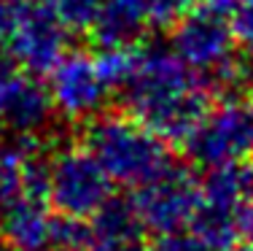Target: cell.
Masks as SVG:
<instances>
[{
  "label": "cell",
  "mask_w": 253,
  "mask_h": 251,
  "mask_svg": "<svg viewBox=\"0 0 253 251\" xmlns=\"http://www.w3.org/2000/svg\"><path fill=\"white\" fill-rule=\"evenodd\" d=\"M151 27L143 0H105L89 30L97 49H137Z\"/></svg>",
  "instance_id": "30bf717a"
},
{
  "label": "cell",
  "mask_w": 253,
  "mask_h": 251,
  "mask_svg": "<svg viewBox=\"0 0 253 251\" xmlns=\"http://www.w3.org/2000/svg\"><path fill=\"white\" fill-rule=\"evenodd\" d=\"M240 232H243L245 241L253 243V200L248 202V208L243 211V216H240Z\"/></svg>",
  "instance_id": "d6986e66"
},
{
  "label": "cell",
  "mask_w": 253,
  "mask_h": 251,
  "mask_svg": "<svg viewBox=\"0 0 253 251\" xmlns=\"http://www.w3.org/2000/svg\"><path fill=\"white\" fill-rule=\"evenodd\" d=\"M202 202L221 208L226 213L243 216V211L253 200V165L245 162H226L208 167L200 178Z\"/></svg>",
  "instance_id": "8fae6325"
},
{
  "label": "cell",
  "mask_w": 253,
  "mask_h": 251,
  "mask_svg": "<svg viewBox=\"0 0 253 251\" xmlns=\"http://www.w3.org/2000/svg\"><path fill=\"white\" fill-rule=\"evenodd\" d=\"M132 202L146 232L165 238L189 230L202 202V187L194 173L175 162L154 181L135 189Z\"/></svg>",
  "instance_id": "52a82bcc"
},
{
  "label": "cell",
  "mask_w": 253,
  "mask_h": 251,
  "mask_svg": "<svg viewBox=\"0 0 253 251\" xmlns=\"http://www.w3.org/2000/svg\"><path fill=\"white\" fill-rule=\"evenodd\" d=\"M11 70H16V62H14V57H11V51H8V44L0 41V76L11 73Z\"/></svg>",
  "instance_id": "ffe728a7"
},
{
  "label": "cell",
  "mask_w": 253,
  "mask_h": 251,
  "mask_svg": "<svg viewBox=\"0 0 253 251\" xmlns=\"http://www.w3.org/2000/svg\"><path fill=\"white\" fill-rule=\"evenodd\" d=\"M111 197V176L84 143L49 154V205L54 213L76 222H92Z\"/></svg>",
  "instance_id": "5b68a950"
},
{
  "label": "cell",
  "mask_w": 253,
  "mask_h": 251,
  "mask_svg": "<svg viewBox=\"0 0 253 251\" xmlns=\"http://www.w3.org/2000/svg\"><path fill=\"white\" fill-rule=\"evenodd\" d=\"M51 5L70 33H89L97 22L105 0H51Z\"/></svg>",
  "instance_id": "4fadbf2b"
},
{
  "label": "cell",
  "mask_w": 253,
  "mask_h": 251,
  "mask_svg": "<svg viewBox=\"0 0 253 251\" xmlns=\"http://www.w3.org/2000/svg\"><path fill=\"white\" fill-rule=\"evenodd\" d=\"M234 251H253V243L245 241V246H240V249H234Z\"/></svg>",
  "instance_id": "7402d4cb"
},
{
  "label": "cell",
  "mask_w": 253,
  "mask_h": 251,
  "mask_svg": "<svg viewBox=\"0 0 253 251\" xmlns=\"http://www.w3.org/2000/svg\"><path fill=\"white\" fill-rule=\"evenodd\" d=\"M119 98L122 111L167 143H183L215 105V92L180 62L170 41H143L137 46L132 73Z\"/></svg>",
  "instance_id": "6da1fadb"
},
{
  "label": "cell",
  "mask_w": 253,
  "mask_h": 251,
  "mask_svg": "<svg viewBox=\"0 0 253 251\" xmlns=\"http://www.w3.org/2000/svg\"><path fill=\"white\" fill-rule=\"evenodd\" d=\"M27 5L30 0H0V41H8Z\"/></svg>",
  "instance_id": "e0dca14e"
},
{
  "label": "cell",
  "mask_w": 253,
  "mask_h": 251,
  "mask_svg": "<svg viewBox=\"0 0 253 251\" xmlns=\"http://www.w3.org/2000/svg\"><path fill=\"white\" fill-rule=\"evenodd\" d=\"M92 251H159V249H156V246H148L143 238H137V241L116 243V246H100V249H92Z\"/></svg>",
  "instance_id": "ac0fdd59"
},
{
  "label": "cell",
  "mask_w": 253,
  "mask_h": 251,
  "mask_svg": "<svg viewBox=\"0 0 253 251\" xmlns=\"http://www.w3.org/2000/svg\"><path fill=\"white\" fill-rule=\"evenodd\" d=\"M135 65V49H97V54L68 51L49 73V92L70 122H89L105 111L108 100L122 92Z\"/></svg>",
  "instance_id": "277c9868"
},
{
  "label": "cell",
  "mask_w": 253,
  "mask_h": 251,
  "mask_svg": "<svg viewBox=\"0 0 253 251\" xmlns=\"http://www.w3.org/2000/svg\"><path fill=\"white\" fill-rule=\"evenodd\" d=\"M5 138H8V133H5V130H3V124H0V146L5 143Z\"/></svg>",
  "instance_id": "603a6c76"
},
{
  "label": "cell",
  "mask_w": 253,
  "mask_h": 251,
  "mask_svg": "<svg viewBox=\"0 0 253 251\" xmlns=\"http://www.w3.org/2000/svg\"><path fill=\"white\" fill-rule=\"evenodd\" d=\"M89 230H92V249H100V246L137 241V238H143L146 227H143L140 216L135 211V202L122 200V197H111L92 216Z\"/></svg>",
  "instance_id": "7c38bea8"
},
{
  "label": "cell",
  "mask_w": 253,
  "mask_h": 251,
  "mask_svg": "<svg viewBox=\"0 0 253 251\" xmlns=\"http://www.w3.org/2000/svg\"><path fill=\"white\" fill-rule=\"evenodd\" d=\"M232 25L243 46H253V0H240L232 11Z\"/></svg>",
  "instance_id": "2e32d148"
},
{
  "label": "cell",
  "mask_w": 253,
  "mask_h": 251,
  "mask_svg": "<svg viewBox=\"0 0 253 251\" xmlns=\"http://www.w3.org/2000/svg\"><path fill=\"white\" fill-rule=\"evenodd\" d=\"M54 116L57 105L51 100L49 84L41 81V76L19 68L0 76V124L8 135L43 138Z\"/></svg>",
  "instance_id": "9c48e42d"
},
{
  "label": "cell",
  "mask_w": 253,
  "mask_h": 251,
  "mask_svg": "<svg viewBox=\"0 0 253 251\" xmlns=\"http://www.w3.org/2000/svg\"><path fill=\"white\" fill-rule=\"evenodd\" d=\"M237 33L232 14L213 5H194L183 19L170 27V46L189 70H194L208 87L224 98L237 95L243 87L237 57Z\"/></svg>",
  "instance_id": "3957f363"
},
{
  "label": "cell",
  "mask_w": 253,
  "mask_h": 251,
  "mask_svg": "<svg viewBox=\"0 0 253 251\" xmlns=\"http://www.w3.org/2000/svg\"><path fill=\"white\" fill-rule=\"evenodd\" d=\"M5 44L16 68L33 76H49L70 51V30L57 16L51 0H30Z\"/></svg>",
  "instance_id": "ba28073f"
},
{
  "label": "cell",
  "mask_w": 253,
  "mask_h": 251,
  "mask_svg": "<svg viewBox=\"0 0 253 251\" xmlns=\"http://www.w3.org/2000/svg\"><path fill=\"white\" fill-rule=\"evenodd\" d=\"M180 146L205 170L253 157V95L221 98Z\"/></svg>",
  "instance_id": "8992f818"
},
{
  "label": "cell",
  "mask_w": 253,
  "mask_h": 251,
  "mask_svg": "<svg viewBox=\"0 0 253 251\" xmlns=\"http://www.w3.org/2000/svg\"><path fill=\"white\" fill-rule=\"evenodd\" d=\"M156 249H159V251H215V249H210L202 238H197L191 230H183V232H175V235L159 238Z\"/></svg>",
  "instance_id": "9a60e30c"
},
{
  "label": "cell",
  "mask_w": 253,
  "mask_h": 251,
  "mask_svg": "<svg viewBox=\"0 0 253 251\" xmlns=\"http://www.w3.org/2000/svg\"><path fill=\"white\" fill-rule=\"evenodd\" d=\"M146 3V14L151 27H172L178 19H183L191 8L197 5V0H143Z\"/></svg>",
  "instance_id": "5bb4252c"
},
{
  "label": "cell",
  "mask_w": 253,
  "mask_h": 251,
  "mask_svg": "<svg viewBox=\"0 0 253 251\" xmlns=\"http://www.w3.org/2000/svg\"><path fill=\"white\" fill-rule=\"evenodd\" d=\"M81 143L119 187L140 189L175 165L170 143L126 111H102L89 119Z\"/></svg>",
  "instance_id": "7a4b0ae2"
},
{
  "label": "cell",
  "mask_w": 253,
  "mask_h": 251,
  "mask_svg": "<svg viewBox=\"0 0 253 251\" xmlns=\"http://www.w3.org/2000/svg\"><path fill=\"white\" fill-rule=\"evenodd\" d=\"M0 251H19V249L14 246V241H11L3 230H0Z\"/></svg>",
  "instance_id": "44dd1931"
}]
</instances>
